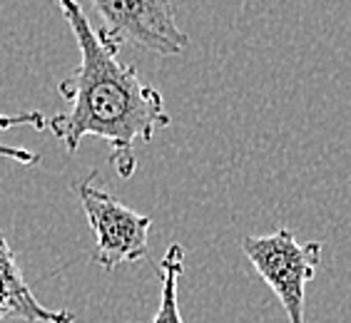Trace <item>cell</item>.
Here are the masks:
<instances>
[{
	"label": "cell",
	"instance_id": "obj_1",
	"mask_svg": "<svg viewBox=\"0 0 351 323\" xmlns=\"http://www.w3.org/2000/svg\"><path fill=\"white\" fill-rule=\"evenodd\" d=\"M58 8L80 47V65L58 85L68 109L47 117V129L68 152H77L85 137L105 140L112 149L110 162L128 179L137 167L132 144L149 142L172 125L165 97L122 60L120 47L95 30L77 0H58Z\"/></svg>",
	"mask_w": 351,
	"mask_h": 323
},
{
	"label": "cell",
	"instance_id": "obj_2",
	"mask_svg": "<svg viewBox=\"0 0 351 323\" xmlns=\"http://www.w3.org/2000/svg\"><path fill=\"white\" fill-rule=\"evenodd\" d=\"M242 251L279 298L287 321L306 323V286L314 281L322 263V244H302L291 229L279 227L271 234L244 236Z\"/></svg>",
	"mask_w": 351,
	"mask_h": 323
},
{
	"label": "cell",
	"instance_id": "obj_3",
	"mask_svg": "<svg viewBox=\"0 0 351 323\" xmlns=\"http://www.w3.org/2000/svg\"><path fill=\"white\" fill-rule=\"evenodd\" d=\"M82 211L95 231L93 263L102 271H115L122 263H137L147 256L152 219L137 214L97 184V172L77 184Z\"/></svg>",
	"mask_w": 351,
	"mask_h": 323
},
{
	"label": "cell",
	"instance_id": "obj_4",
	"mask_svg": "<svg viewBox=\"0 0 351 323\" xmlns=\"http://www.w3.org/2000/svg\"><path fill=\"white\" fill-rule=\"evenodd\" d=\"M112 45L125 42L155 55H180L189 38L175 18L172 0H90Z\"/></svg>",
	"mask_w": 351,
	"mask_h": 323
},
{
	"label": "cell",
	"instance_id": "obj_5",
	"mask_svg": "<svg viewBox=\"0 0 351 323\" xmlns=\"http://www.w3.org/2000/svg\"><path fill=\"white\" fill-rule=\"evenodd\" d=\"M0 306L5 318H21L27 323H75L77 316L65 309H47L35 298L30 283L23 276V269L15 261V254L5 236L0 234Z\"/></svg>",
	"mask_w": 351,
	"mask_h": 323
},
{
	"label": "cell",
	"instance_id": "obj_6",
	"mask_svg": "<svg viewBox=\"0 0 351 323\" xmlns=\"http://www.w3.org/2000/svg\"><path fill=\"white\" fill-rule=\"evenodd\" d=\"M184 271V246L180 242L169 244L165 251L162 261L157 266L160 283H162V294H160V309H157L152 323H184L180 316V301H177V283Z\"/></svg>",
	"mask_w": 351,
	"mask_h": 323
},
{
	"label": "cell",
	"instance_id": "obj_7",
	"mask_svg": "<svg viewBox=\"0 0 351 323\" xmlns=\"http://www.w3.org/2000/svg\"><path fill=\"white\" fill-rule=\"evenodd\" d=\"M15 127H33V129H47V117L38 109H25V112H15V115H0V132ZM0 157L3 159H13L18 164H40L43 157L27 147H10L5 142H0Z\"/></svg>",
	"mask_w": 351,
	"mask_h": 323
},
{
	"label": "cell",
	"instance_id": "obj_8",
	"mask_svg": "<svg viewBox=\"0 0 351 323\" xmlns=\"http://www.w3.org/2000/svg\"><path fill=\"white\" fill-rule=\"evenodd\" d=\"M3 318H5V311H3V306H0V321H3Z\"/></svg>",
	"mask_w": 351,
	"mask_h": 323
}]
</instances>
